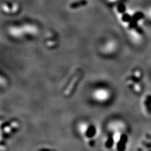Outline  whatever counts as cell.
<instances>
[{
	"mask_svg": "<svg viewBox=\"0 0 151 151\" xmlns=\"http://www.w3.org/2000/svg\"><path fill=\"white\" fill-rule=\"evenodd\" d=\"M78 77H79V76L77 75L75 77L73 78V80L71 81L70 83V85L68 87V88H67L66 91H65V94L66 95H68L70 93L71 90H72L73 87L75 85V83L77 82V81L78 80Z\"/></svg>",
	"mask_w": 151,
	"mask_h": 151,
	"instance_id": "cell-4",
	"label": "cell"
},
{
	"mask_svg": "<svg viewBox=\"0 0 151 151\" xmlns=\"http://www.w3.org/2000/svg\"></svg>",
	"mask_w": 151,
	"mask_h": 151,
	"instance_id": "cell-7",
	"label": "cell"
},
{
	"mask_svg": "<svg viewBox=\"0 0 151 151\" xmlns=\"http://www.w3.org/2000/svg\"><path fill=\"white\" fill-rule=\"evenodd\" d=\"M140 105L143 114L147 117H151V92H146L143 95Z\"/></svg>",
	"mask_w": 151,
	"mask_h": 151,
	"instance_id": "cell-2",
	"label": "cell"
},
{
	"mask_svg": "<svg viewBox=\"0 0 151 151\" xmlns=\"http://www.w3.org/2000/svg\"><path fill=\"white\" fill-rule=\"evenodd\" d=\"M128 83L132 91L136 94H141L145 88V74L143 70L137 68L132 72L128 78Z\"/></svg>",
	"mask_w": 151,
	"mask_h": 151,
	"instance_id": "cell-1",
	"label": "cell"
},
{
	"mask_svg": "<svg viewBox=\"0 0 151 151\" xmlns=\"http://www.w3.org/2000/svg\"><path fill=\"white\" fill-rule=\"evenodd\" d=\"M95 96L98 100H105L109 97V93L105 90H100L95 92Z\"/></svg>",
	"mask_w": 151,
	"mask_h": 151,
	"instance_id": "cell-3",
	"label": "cell"
},
{
	"mask_svg": "<svg viewBox=\"0 0 151 151\" xmlns=\"http://www.w3.org/2000/svg\"><path fill=\"white\" fill-rule=\"evenodd\" d=\"M95 134V128L93 127H91L87 132L88 136H92Z\"/></svg>",
	"mask_w": 151,
	"mask_h": 151,
	"instance_id": "cell-5",
	"label": "cell"
},
{
	"mask_svg": "<svg viewBox=\"0 0 151 151\" xmlns=\"http://www.w3.org/2000/svg\"><path fill=\"white\" fill-rule=\"evenodd\" d=\"M86 130V125H82L81 127V130L82 132H85Z\"/></svg>",
	"mask_w": 151,
	"mask_h": 151,
	"instance_id": "cell-6",
	"label": "cell"
}]
</instances>
